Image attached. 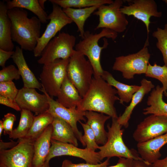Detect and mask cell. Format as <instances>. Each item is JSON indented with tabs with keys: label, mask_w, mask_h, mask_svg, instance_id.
Masks as SVG:
<instances>
[{
	"label": "cell",
	"mask_w": 167,
	"mask_h": 167,
	"mask_svg": "<svg viewBox=\"0 0 167 167\" xmlns=\"http://www.w3.org/2000/svg\"><path fill=\"white\" fill-rule=\"evenodd\" d=\"M109 159L107 158L103 162L97 164H92L86 162L74 164L68 160H64L62 163V167H105L109 164Z\"/></svg>",
	"instance_id": "8d00e7d4"
},
{
	"label": "cell",
	"mask_w": 167,
	"mask_h": 167,
	"mask_svg": "<svg viewBox=\"0 0 167 167\" xmlns=\"http://www.w3.org/2000/svg\"><path fill=\"white\" fill-rule=\"evenodd\" d=\"M52 11L48 15L49 23L40 37L34 50L35 57H41L42 52L49 41L62 28L73 22L63 11V9L58 5L52 3Z\"/></svg>",
	"instance_id": "8fae6325"
},
{
	"label": "cell",
	"mask_w": 167,
	"mask_h": 167,
	"mask_svg": "<svg viewBox=\"0 0 167 167\" xmlns=\"http://www.w3.org/2000/svg\"><path fill=\"white\" fill-rule=\"evenodd\" d=\"M102 78L112 87L116 89L119 96V102L128 103L131 100L133 95L140 88V86L128 85L116 80L109 72L105 71L101 76Z\"/></svg>",
	"instance_id": "484cf974"
},
{
	"label": "cell",
	"mask_w": 167,
	"mask_h": 167,
	"mask_svg": "<svg viewBox=\"0 0 167 167\" xmlns=\"http://www.w3.org/2000/svg\"><path fill=\"white\" fill-rule=\"evenodd\" d=\"M69 59H58L43 65L40 75L42 88L52 98L57 97L67 75Z\"/></svg>",
	"instance_id": "ba28073f"
},
{
	"label": "cell",
	"mask_w": 167,
	"mask_h": 167,
	"mask_svg": "<svg viewBox=\"0 0 167 167\" xmlns=\"http://www.w3.org/2000/svg\"><path fill=\"white\" fill-rule=\"evenodd\" d=\"M18 142L14 141L13 140L9 142H3L0 139V151L6 150L11 149L15 146L17 144Z\"/></svg>",
	"instance_id": "b9f144b4"
},
{
	"label": "cell",
	"mask_w": 167,
	"mask_h": 167,
	"mask_svg": "<svg viewBox=\"0 0 167 167\" xmlns=\"http://www.w3.org/2000/svg\"><path fill=\"white\" fill-rule=\"evenodd\" d=\"M52 132L53 126L51 124L34 141L33 167H40L46 161L51 146Z\"/></svg>",
	"instance_id": "d6986e66"
},
{
	"label": "cell",
	"mask_w": 167,
	"mask_h": 167,
	"mask_svg": "<svg viewBox=\"0 0 167 167\" xmlns=\"http://www.w3.org/2000/svg\"><path fill=\"white\" fill-rule=\"evenodd\" d=\"M56 101L67 108L77 107L82 100L78 90L66 75L57 96Z\"/></svg>",
	"instance_id": "44dd1931"
},
{
	"label": "cell",
	"mask_w": 167,
	"mask_h": 167,
	"mask_svg": "<svg viewBox=\"0 0 167 167\" xmlns=\"http://www.w3.org/2000/svg\"><path fill=\"white\" fill-rule=\"evenodd\" d=\"M152 36L157 40L156 47L162 53L165 65L167 67V24H165L164 29L158 28L157 30L153 32Z\"/></svg>",
	"instance_id": "d6a6232c"
},
{
	"label": "cell",
	"mask_w": 167,
	"mask_h": 167,
	"mask_svg": "<svg viewBox=\"0 0 167 167\" xmlns=\"http://www.w3.org/2000/svg\"><path fill=\"white\" fill-rule=\"evenodd\" d=\"M15 51H6L0 49V66L2 68L5 67L6 61L11 58Z\"/></svg>",
	"instance_id": "ab89813d"
},
{
	"label": "cell",
	"mask_w": 167,
	"mask_h": 167,
	"mask_svg": "<svg viewBox=\"0 0 167 167\" xmlns=\"http://www.w3.org/2000/svg\"><path fill=\"white\" fill-rule=\"evenodd\" d=\"M16 120L15 116L12 113H8L4 115L2 121L5 135H8L9 136L11 134L13 131V125Z\"/></svg>",
	"instance_id": "74e56055"
},
{
	"label": "cell",
	"mask_w": 167,
	"mask_h": 167,
	"mask_svg": "<svg viewBox=\"0 0 167 167\" xmlns=\"http://www.w3.org/2000/svg\"><path fill=\"white\" fill-rule=\"evenodd\" d=\"M0 167H5L2 165L0 164Z\"/></svg>",
	"instance_id": "681fc988"
},
{
	"label": "cell",
	"mask_w": 167,
	"mask_h": 167,
	"mask_svg": "<svg viewBox=\"0 0 167 167\" xmlns=\"http://www.w3.org/2000/svg\"><path fill=\"white\" fill-rule=\"evenodd\" d=\"M117 33L107 28H103L98 33H93L85 31L83 37L75 46V50L87 57L93 67L94 77H101L104 71L101 63V51L107 48L108 43L104 38V44L100 46L98 44L100 39L103 37L111 39L114 41L117 37Z\"/></svg>",
	"instance_id": "3957f363"
},
{
	"label": "cell",
	"mask_w": 167,
	"mask_h": 167,
	"mask_svg": "<svg viewBox=\"0 0 167 167\" xmlns=\"http://www.w3.org/2000/svg\"><path fill=\"white\" fill-rule=\"evenodd\" d=\"M5 2L8 10L15 8L26 9L35 15L41 23L47 22L48 15L41 7L38 0H9Z\"/></svg>",
	"instance_id": "83f0119b"
},
{
	"label": "cell",
	"mask_w": 167,
	"mask_h": 167,
	"mask_svg": "<svg viewBox=\"0 0 167 167\" xmlns=\"http://www.w3.org/2000/svg\"><path fill=\"white\" fill-rule=\"evenodd\" d=\"M15 101L21 109L33 112L36 115L46 112L49 108L46 95L39 93L35 88L23 87L19 89Z\"/></svg>",
	"instance_id": "2e32d148"
},
{
	"label": "cell",
	"mask_w": 167,
	"mask_h": 167,
	"mask_svg": "<svg viewBox=\"0 0 167 167\" xmlns=\"http://www.w3.org/2000/svg\"><path fill=\"white\" fill-rule=\"evenodd\" d=\"M40 167H50L49 165V161H46Z\"/></svg>",
	"instance_id": "7dc6e473"
},
{
	"label": "cell",
	"mask_w": 167,
	"mask_h": 167,
	"mask_svg": "<svg viewBox=\"0 0 167 167\" xmlns=\"http://www.w3.org/2000/svg\"><path fill=\"white\" fill-rule=\"evenodd\" d=\"M76 40V37L73 35L64 32L59 33L45 47L38 63L44 65L58 59L70 58L75 51L74 48Z\"/></svg>",
	"instance_id": "8992f818"
},
{
	"label": "cell",
	"mask_w": 167,
	"mask_h": 167,
	"mask_svg": "<svg viewBox=\"0 0 167 167\" xmlns=\"http://www.w3.org/2000/svg\"><path fill=\"white\" fill-rule=\"evenodd\" d=\"M100 6L75 8H67L62 9L66 15L74 22L77 26L79 36L82 38L85 31L84 25L86 20L92 14L96 11Z\"/></svg>",
	"instance_id": "4316f807"
},
{
	"label": "cell",
	"mask_w": 167,
	"mask_h": 167,
	"mask_svg": "<svg viewBox=\"0 0 167 167\" xmlns=\"http://www.w3.org/2000/svg\"><path fill=\"white\" fill-rule=\"evenodd\" d=\"M150 167H167V156L163 159H159L151 165Z\"/></svg>",
	"instance_id": "7bdbcfd3"
},
{
	"label": "cell",
	"mask_w": 167,
	"mask_h": 167,
	"mask_svg": "<svg viewBox=\"0 0 167 167\" xmlns=\"http://www.w3.org/2000/svg\"><path fill=\"white\" fill-rule=\"evenodd\" d=\"M41 91L47 96L49 106L47 112L54 117L58 118L68 123L72 127L77 139L84 146L82 139V133L78 130L77 124L80 120L86 121L85 112L78 110L76 107H66L54 100L42 88Z\"/></svg>",
	"instance_id": "5bb4252c"
},
{
	"label": "cell",
	"mask_w": 167,
	"mask_h": 167,
	"mask_svg": "<svg viewBox=\"0 0 167 167\" xmlns=\"http://www.w3.org/2000/svg\"><path fill=\"white\" fill-rule=\"evenodd\" d=\"M85 117L87 119L86 123L94 132L97 143L104 145L107 139V132L105 130L104 125L111 117L102 113L90 111H85Z\"/></svg>",
	"instance_id": "603a6c76"
},
{
	"label": "cell",
	"mask_w": 167,
	"mask_h": 167,
	"mask_svg": "<svg viewBox=\"0 0 167 167\" xmlns=\"http://www.w3.org/2000/svg\"><path fill=\"white\" fill-rule=\"evenodd\" d=\"M112 118L111 125L108 124L107 125V141L98 148L101 160L105 158L110 159L116 156L144 161L137 151L129 149L125 144L122 139L124 130L122 129V126L118 123L117 118Z\"/></svg>",
	"instance_id": "277c9868"
},
{
	"label": "cell",
	"mask_w": 167,
	"mask_h": 167,
	"mask_svg": "<svg viewBox=\"0 0 167 167\" xmlns=\"http://www.w3.org/2000/svg\"><path fill=\"white\" fill-rule=\"evenodd\" d=\"M167 132V117L151 114L137 126L133 134L138 143L147 141Z\"/></svg>",
	"instance_id": "7c38bea8"
},
{
	"label": "cell",
	"mask_w": 167,
	"mask_h": 167,
	"mask_svg": "<svg viewBox=\"0 0 167 167\" xmlns=\"http://www.w3.org/2000/svg\"><path fill=\"white\" fill-rule=\"evenodd\" d=\"M34 141L25 138L8 150L0 151V164L5 167H33Z\"/></svg>",
	"instance_id": "30bf717a"
},
{
	"label": "cell",
	"mask_w": 167,
	"mask_h": 167,
	"mask_svg": "<svg viewBox=\"0 0 167 167\" xmlns=\"http://www.w3.org/2000/svg\"><path fill=\"white\" fill-rule=\"evenodd\" d=\"M20 75L18 69L13 65H10L0 71V82L12 81L18 80Z\"/></svg>",
	"instance_id": "e575fe53"
},
{
	"label": "cell",
	"mask_w": 167,
	"mask_h": 167,
	"mask_svg": "<svg viewBox=\"0 0 167 167\" xmlns=\"http://www.w3.org/2000/svg\"><path fill=\"white\" fill-rule=\"evenodd\" d=\"M140 86L139 89L133 96L130 105L126 107L122 114L117 118L118 123L126 128L129 126V121L135 107L142 101L145 95L155 87L151 81L144 78L141 81Z\"/></svg>",
	"instance_id": "ffe728a7"
},
{
	"label": "cell",
	"mask_w": 167,
	"mask_h": 167,
	"mask_svg": "<svg viewBox=\"0 0 167 167\" xmlns=\"http://www.w3.org/2000/svg\"><path fill=\"white\" fill-rule=\"evenodd\" d=\"M5 2L0 1V49L12 51L14 48L11 37V22Z\"/></svg>",
	"instance_id": "7402d4cb"
},
{
	"label": "cell",
	"mask_w": 167,
	"mask_h": 167,
	"mask_svg": "<svg viewBox=\"0 0 167 167\" xmlns=\"http://www.w3.org/2000/svg\"><path fill=\"white\" fill-rule=\"evenodd\" d=\"M123 4L122 0H115L111 4L100 6L93 13L99 17V23L95 30L105 28L117 33L124 32L128 22L120 10Z\"/></svg>",
	"instance_id": "9c48e42d"
},
{
	"label": "cell",
	"mask_w": 167,
	"mask_h": 167,
	"mask_svg": "<svg viewBox=\"0 0 167 167\" xmlns=\"http://www.w3.org/2000/svg\"><path fill=\"white\" fill-rule=\"evenodd\" d=\"M54 117L46 112L35 116L31 128L25 138L34 141L52 124Z\"/></svg>",
	"instance_id": "f1b7e54d"
},
{
	"label": "cell",
	"mask_w": 167,
	"mask_h": 167,
	"mask_svg": "<svg viewBox=\"0 0 167 167\" xmlns=\"http://www.w3.org/2000/svg\"><path fill=\"white\" fill-rule=\"evenodd\" d=\"M119 158L116 165L105 167H133V160L123 157Z\"/></svg>",
	"instance_id": "60d3db41"
},
{
	"label": "cell",
	"mask_w": 167,
	"mask_h": 167,
	"mask_svg": "<svg viewBox=\"0 0 167 167\" xmlns=\"http://www.w3.org/2000/svg\"><path fill=\"white\" fill-rule=\"evenodd\" d=\"M150 165L142 161L133 160V167H150Z\"/></svg>",
	"instance_id": "ee69618b"
},
{
	"label": "cell",
	"mask_w": 167,
	"mask_h": 167,
	"mask_svg": "<svg viewBox=\"0 0 167 167\" xmlns=\"http://www.w3.org/2000/svg\"><path fill=\"white\" fill-rule=\"evenodd\" d=\"M0 104L11 108L16 111H21V109L15 101L0 95Z\"/></svg>",
	"instance_id": "f35d334b"
},
{
	"label": "cell",
	"mask_w": 167,
	"mask_h": 167,
	"mask_svg": "<svg viewBox=\"0 0 167 167\" xmlns=\"http://www.w3.org/2000/svg\"><path fill=\"white\" fill-rule=\"evenodd\" d=\"M148 43V37L143 47L138 52L116 58L113 70L121 72L123 78L127 79L134 78L135 74H145L150 57Z\"/></svg>",
	"instance_id": "52a82bcc"
},
{
	"label": "cell",
	"mask_w": 167,
	"mask_h": 167,
	"mask_svg": "<svg viewBox=\"0 0 167 167\" xmlns=\"http://www.w3.org/2000/svg\"><path fill=\"white\" fill-rule=\"evenodd\" d=\"M128 6H122L121 11L128 16L133 15L143 22L145 24L148 35L149 32L150 19L151 17H160L161 12L157 10V6L154 0H127Z\"/></svg>",
	"instance_id": "9a60e30c"
},
{
	"label": "cell",
	"mask_w": 167,
	"mask_h": 167,
	"mask_svg": "<svg viewBox=\"0 0 167 167\" xmlns=\"http://www.w3.org/2000/svg\"><path fill=\"white\" fill-rule=\"evenodd\" d=\"M117 94V90L101 77H93L88 90L76 108L83 111L98 112L112 118H118L114 106L115 102L119 101Z\"/></svg>",
	"instance_id": "6da1fadb"
},
{
	"label": "cell",
	"mask_w": 167,
	"mask_h": 167,
	"mask_svg": "<svg viewBox=\"0 0 167 167\" xmlns=\"http://www.w3.org/2000/svg\"><path fill=\"white\" fill-rule=\"evenodd\" d=\"M92 65L85 56L76 51L69 59L67 75L82 98L88 90L94 75Z\"/></svg>",
	"instance_id": "5b68a950"
},
{
	"label": "cell",
	"mask_w": 167,
	"mask_h": 167,
	"mask_svg": "<svg viewBox=\"0 0 167 167\" xmlns=\"http://www.w3.org/2000/svg\"><path fill=\"white\" fill-rule=\"evenodd\" d=\"M68 156L78 157L92 164L100 163L102 161L98 152L79 148L72 144L63 143L51 139V146L46 161L57 156Z\"/></svg>",
	"instance_id": "4fadbf2b"
},
{
	"label": "cell",
	"mask_w": 167,
	"mask_h": 167,
	"mask_svg": "<svg viewBox=\"0 0 167 167\" xmlns=\"http://www.w3.org/2000/svg\"><path fill=\"white\" fill-rule=\"evenodd\" d=\"M82 126L84 132L82 136V139L86 148L94 151L98 149L99 147L96 141V137L94 132L90 126L86 123L81 121L79 122Z\"/></svg>",
	"instance_id": "836d02e7"
},
{
	"label": "cell",
	"mask_w": 167,
	"mask_h": 167,
	"mask_svg": "<svg viewBox=\"0 0 167 167\" xmlns=\"http://www.w3.org/2000/svg\"><path fill=\"white\" fill-rule=\"evenodd\" d=\"M4 131V128L3 125L2 121V120H0V137H1L2 132Z\"/></svg>",
	"instance_id": "bcb514c9"
},
{
	"label": "cell",
	"mask_w": 167,
	"mask_h": 167,
	"mask_svg": "<svg viewBox=\"0 0 167 167\" xmlns=\"http://www.w3.org/2000/svg\"><path fill=\"white\" fill-rule=\"evenodd\" d=\"M167 144V132L146 142L138 143L137 151L141 157L147 163L151 165L160 159V150Z\"/></svg>",
	"instance_id": "e0dca14e"
},
{
	"label": "cell",
	"mask_w": 167,
	"mask_h": 167,
	"mask_svg": "<svg viewBox=\"0 0 167 167\" xmlns=\"http://www.w3.org/2000/svg\"><path fill=\"white\" fill-rule=\"evenodd\" d=\"M52 4L58 5L62 9L67 8H82L113 2L112 0H49Z\"/></svg>",
	"instance_id": "4dcf8cb0"
},
{
	"label": "cell",
	"mask_w": 167,
	"mask_h": 167,
	"mask_svg": "<svg viewBox=\"0 0 167 167\" xmlns=\"http://www.w3.org/2000/svg\"><path fill=\"white\" fill-rule=\"evenodd\" d=\"M52 124L53 132L51 139L61 142L72 144L77 147V139L71 126L67 122L54 117Z\"/></svg>",
	"instance_id": "cb8c5ba5"
},
{
	"label": "cell",
	"mask_w": 167,
	"mask_h": 167,
	"mask_svg": "<svg viewBox=\"0 0 167 167\" xmlns=\"http://www.w3.org/2000/svg\"><path fill=\"white\" fill-rule=\"evenodd\" d=\"M145 74V76L156 79L161 83L163 94L167 97V67L158 65L156 63L152 65L149 63Z\"/></svg>",
	"instance_id": "1f68e13d"
},
{
	"label": "cell",
	"mask_w": 167,
	"mask_h": 167,
	"mask_svg": "<svg viewBox=\"0 0 167 167\" xmlns=\"http://www.w3.org/2000/svg\"><path fill=\"white\" fill-rule=\"evenodd\" d=\"M163 94L162 87L159 85L153 89L147 102L148 107L143 109V114L167 117V103L163 99Z\"/></svg>",
	"instance_id": "d4e9b609"
},
{
	"label": "cell",
	"mask_w": 167,
	"mask_h": 167,
	"mask_svg": "<svg viewBox=\"0 0 167 167\" xmlns=\"http://www.w3.org/2000/svg\"><path fill=\"white\" fill-rule=\"evenodd\" d=\"M23 49L16 46L15 52L11 58L17 67L25 88H36L41 91V84L38 80L28 66L23 53Z\"/></svg>",
	"instance_id": "ac0fdd59"
},
{
	"label": "cell",
	"mask_w": 167,
	"mask_h": 167,
	"mask_svg": "<svg viewBox=\"0 0 167 167\" xmlns=\"http://www.w3.org/2000/svg\"><path fill=\"white\" fill-rule=\"evenodd\" d=\"M34 117L32 112L26 109H21L18 125L13 130L11 134L9 136V138L18 139L24 138L31 128Z\"/></svg>",
	"instance_id": "f546056e"
},
{
	"label": "cell",
	"mask_w": 167,
	"mask_h": 167,
	"mask_svg": "<svg viewBox=\"0 0 167 167\" xmlns=\"http://www.w3.org/2000/svg\"><path fill=\"white\" fill-rule=\"evenodd\" d=\"M163 1L165 2V4H166L167 6V0H163Z\"/></svg>",
	"instance_id": "c3c4849f"
},
{
	"label": "cell",
	"mask_w": 167,
	"mask_h": 167,
	"mask_svg": "<svg viewBox=\"0 0 167 167\" xmlns=\"http://www.w3.org/2000/svg\"><path fill=\"white\" fill-rule=\"evenodd\" d=\"M19 90L13 81L0 82V95L15 101Z\"/></svg>",
	"instance_id": "d590c367"
},
{
	"label": "cell",
	"mask_w": 167,
	"mask_h": 167,
	"mask_svg": "<svg viewBox=\"0 0 167 167\" xmlns=\"http://www.w3.org/2000/svg\"><path fill=\"white\" fill-rule=\"evenodd\" d=\"M11 22V37L23 50H34L40 37L41 23L37 17H28L24 9L15 8L7 10Z\"/></svg>",
	"instance_id": "7a4b0ae2"
},
{
	"label": "cell",
	"mask_w": 167,
	"mask_h": 167,
	"mask_svg": "<svg viewBox=\"0 0 167 167\" xmlns=\"http://www.w3.org/2000/svg\"><path fill=\"white\" fill-rule=\"evenodd\" d=\"M46 0H38V2L41 7L43 9H45L44 4L47 1Z\"/></svg>",
	"instance_id": "f6af8a7d"
}]
</instances>
